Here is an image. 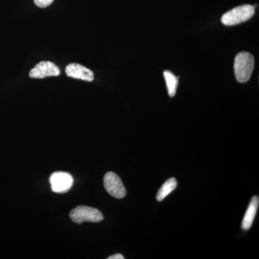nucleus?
<instances>
[{
    "label": "nucleus",
    "instance_id": "9b49d317",
    "mask_svg": "<svg viewBox=\"0 0 259 259\" xmlns=\"http://www.w3.org/2000/svg\"><path fill=\"white\" fill-rule=\"evenodd\" d=\"M54 0H34V3L39 8H47L49 5L52 4Z\"/></svg>",
    "mask_w": 259,
    "mask_h": 259
},
{
    "label": "nucleus",
    "instance_id": "20e7f679",
    "mask_svg": "<svg viewBox=\"0 0 259 259\" xmlns=\"http://www.w3.org/2000/svg\"><path fill=\"white\" fill-rule=\"evenodd\" d=\"M104 186L110 195L117 199L125 197L126 190L120 177L114 172H107L104 177Z\"/></svg>",
    "mask_w": 259,
    "mask_h": 259
},
{
    "label": "nucleus",
    "instance_id": "0eeeda50",
    "mask_svg": "<svg viewBox=\"0 0 259 259\" xmlns=\"http://www.w3.org/2000/svg\"><path fill=\"white\" fill-rule=\"evenodd\" d=\"M66 74L69 77L84 80V81H90V82L93 81L95 79L94 73L91 70L79 64L68 65L66 68Z\"/></svg>",
    "mask_w": 259,
    "mask_h": 259
},
{
    "label": "nucleus",
    "instance_id": "f03ea898",
    "mask_svg": "<svg viewBox=\"0 0 259 259\" xmlns=\"http://www.w3.org/2000/svg\"><path fill=\"white\" fill-rule=\"evenodd\" d=\"M254 13V7L250 5H241L225 13L221 18V22L228 26L238 25L250 20Z\"/></svg>",
    "mask_w": 259,
    "mask_h": 259
},
{
    "label": "nucleus",
    "instance_id": "9d476101",
    "mask_svg": "<svg viewBox=\"0 0 259 259\" xmlns=\"http://www.w3.org/2000/svg\"><path fill=\"white\" fill-rule=\"evenodd\" d=\"M163 75H164L165 79H166L168 95L170 97H174L177 93V86H178V78H177L175 75H174L168 71H165L163 72Z\"/></svg>",
    "mask_w": 259,
    "mask_h": 259
},
{
    "label": "nucleus",
    "instance_id": "423d86ee",
    "mask_svg": "<svg viewBox=\"0 0 259 259\" xmlns=\"http://www.w3.org/2000/svg\"><path fill=\"white\" fill-rule=\"evenodd\" d=\"M60 74V69L55 64L51 61H41L30 70L29 75L31 78L42 79L47 76H57Z\"/></svg>",
    "mask_w": 259,
    "mask_h": 259
},
{
    "label": "nucleus",
    "instance_id": "f8f14e48",
    "mask_svg": "<svg viewBox=\"0 0 259 259\" xmlns=\"http://www.w3.org/2000/svg\"><path fill=\"white\" fill-rule=\"evenodd\" d=\"M108 259H124L125 258V257L123 256V255L119 254V253H117V254L112 255L111 256L108 257L107 258Z\"/></svg>",
    "mask_w": 259,
    "mask_h": 259
},
{
    "label": "nucleus",
    "instance_id": "39448f33",
    "mask_svg": "<svg viewBox=\"0 0 259 259\" xmlns=\"http://www.w3.org/2000/svg\"><path fill=\"white\" fill-rule=\"evenodd\" d=\"M50 183L53 192L56 193H66L71 190L74 180L69 173L57 171L51 175Z\"/></svg>",
    "mask_w": 259,
    "mask_h": 259
},
{
    "label": "nucleus",
    "instance_id": "6e6552de",
    "mask_svg": "<svg viewBox=\"0 0 259 259\" xmlns=\"http://www.w3.org/2000/svg\"><path fill=\"white\" fill-rule=\"evenodd\" d=\"M259 204V199L258 196H253L250 201L246 212H245L244 218L242 221L241 228L243 231H248L251 228L252 224L254 221L255 214L257 212Z\"/></svg>",
    "mask_w": 259,
    "mask_h": 259
},
{
    "label": "nucleus",
    "instance_id": "7ed1b4c3",
    "mask_svg": "<svg viewBox=\"0 0 259 259\" xmlns=\"http://www.w3.org/2000/svg\"><path fill=\"white\" fill-rule=\"evenodd\" d=\"M69 216L73 222L78 224L84 222L99 223L104 219L103 214L99 209L83 205L73 209Z\"/></svg>",
    "mask_w": 259,
    "mask_h": 259
},
{
    "label": "nucleus",
    "instance_id": "f257e3e1",
    "mask_svg": "<svg viewBox=\"0 0 259 259\" xmlns=\"http://www.w3.org/2000/svg\"><path fill=\"white\" fill-rule=\"evenodd\" d=\"M254 68V57L248 52H241L235 59L234 71L237 81L245 83L250 79Z\"/></svg>",
    "mask_w": 259,
    "mask_h": 259
},
{
    "label": "nucleus",
    "instance_id": "1a4fd4ad",
    "mask_svg": "<svg viewBox=\"0 0 259 259\" xmlns=\"http://www.w3.org/2000/svg\"><path fill=\"white\" fill-rule=\"evenodd\" d=\"M177 182L175 178H170L163 183L161 188L158 191L157 195H156V199L158 202L163 200L167 196L171 193L175 189L177 188Z\"/></svg>",
    "mask_w": 259,
    "mask_h": 259
}]
</instances>
